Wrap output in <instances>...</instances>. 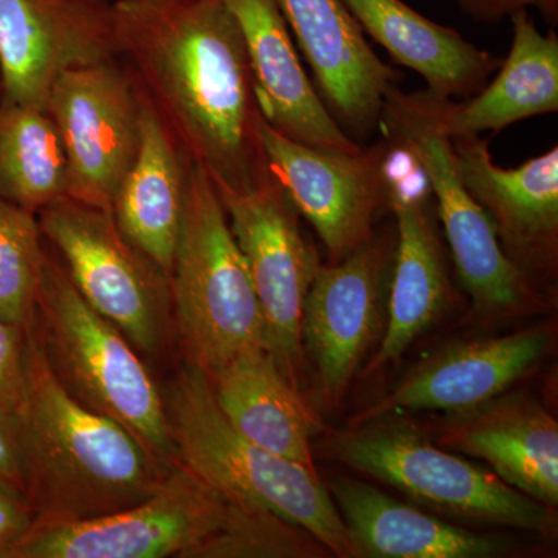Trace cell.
Here are the masks:
<instances>
[{
	"label": "cell",
	"mask_w": 558,
	"mask_h": 558,
	"mask_svg": "<svg viewBox=\"0 0 558 558\" xmlns=\"http://www.w3.org/2000/svg\"><path fill=\"white\" fill-rule=\"evenodd\" d=\"M120 58L216 193L270 179L244 40L216 0H112Z\"/></svg>",
	"instance_id": "6da1fadb"
},
{
	"label": "cell",
	"mask_w": 558,
	"mask_h": 558,
	"mask_svg": "<svg viewBox=\"0 0 558 558\" xmlns=\"http://www.w3.org/2000/svg\"><path fill=\"white\" fill-rule=\"evenodd\" d=\"M17 421L24 492L36 520H89L131 508L148 499L175 465L73 398L51 371L35 325L25 330V398Z\"/></svg>",
	"instance_id": "7a4b0ae2"
},
{
	"label": "cell",
	"mask_w": 558,
	"mask_h": 558,
	"mask_svg": "<svg viewBox=\"0 0 558 558\" xmlns=\"http://www.w3.org/2000/svg\"><path fill=\"white\" fill-rule=\"evenodd\" d=\"M163 400L180 464L223 497L303 527L333 556L359 557L318 473L242 436L220 411L204 371L183 366Z\"/></svg>",
	"instance_id": "3957f363"
},
{
	"label": "cell",
	"mask_w": 558,
	"mask_h": 558,
	"mask_svg": "<svg viewBox=\"0 0 558 558\" xmlns=\"http://www.w3.org/2000/svg\"><path fill=\"white\" fill-rule=\"evenodd\" d=\"M33 325L51 371L73 398L119 422L168 465L178 464L163 395L140 352L92 310L61 260L47 252Z\"/></svg>",
	"instance_id": "277c9868"
},
{
	"label": "cell",
	"mask_w": 558,
	"mask_h": 558,
	"mask_svg": "<svg viewBox=\"0 0 558 558\" xmlns=\"http://www.w3.org/2000/svg\"><path fill=\"white\" fill-rule=\"evenodd\" d=\"M170 286L186 365L211 376L242 352L267 347L255 288L226 209L211 180L190 160Z\"/></svg>",
	"instance_id": "5b68a950"
},
{
	"label": "cell",
	"mask_w": 558,
	"mask_h": 558,
	"mask_svg": "<svg viewBox=\"0 0 558 558\" xmlns=\"http://www.w3.org/2000/svg\"><path fill=\"white\" fill-rule=\"evenodd\" d=\"M449 100L428 89L407 94L398 84L385 98L381 134L405 149L427 178L475 314L497 319L538 311L539 289L505 255L487 213L459 178L450 138L442 131V110Z\"/></svg>",
	"instance_id": "8992f818"
},
{
	"label": "cell",
	"mask_w": 558,
	"mask_h": 558,
	"mask_svg": "<svg viewBox=\"0 0 558 558\" xmlns=\"http://www.w3.org/2000/svg\"><path fill=\"white\" fill-rule=\"evenodd\" d=\"M323 457L399 488L425 508L476 523L523 529L553 537L550 506L521 494L494 472L435 446L403 421L381 417L333 433Z\"/></svg>",
	"instance_id": "52a82bcc"
},
{
	"label": "cell",
	"mask_w": 558,
	"mask_h": 558,
	"mask_svg": "<svg viewBox=\"0 0 558 558\" xmlns=\"http://www.w3.org/2000/svg\"><path fill=\"white\" fill-rule=\"evenodd\" d=\"M242 502L174 465L145 501L89 520H36L0 558H215Z\"/></svg>",
	"instance_id": "ba28073f"
},
{
	"label": "cell",
	"mask_w": 558,
	"mask_h": 558,
	"mask_svg": "<svg viewBox=\"0 0 558 558\" xmlns=\"http://www.w3.org/2000/svg\"><path fill=\"white\" fill-rule=\"evenodd\" d=\"M38 222L92 310L142 354H159L172 310L170 278L124 238L112 211L65 196L40 209Z\"/></svg>",
	"instance_id": "9c48e42d"
},
{
	"label": "cell",
	"mask_w": 558,
	"mask_h": 558,
	"mask_svg": "<svg viewBox=\"0 0 558 558\" xmlns=\"http://www.w3.org/2000/svg\"><path fill=\"white\" fill-rule=\"evenodd\" d=\"M218 196L247 263L267 348L286 379L301 391L304 300L322 263L301 233L300 213L275 175L255 189Z\"/></svg>",
	"instance_id": "30bf717a"
},
{
	"label": "cell",
	"mask_w": 558,
	"mask_h": 558,
	"mask_svg": "<svg viewBox=\"0 0 558 558\" xmlns=\"http://www.w3.org/2000/svg\"><path fill=\"white\" fill-rule=\"evenodd\" d=\"M119 60L61 73L46 108L68 157V197L108 211L138 148L140 92Z\"/></svg>",
	"instance_id": "8fae6325"
},
{
	"label": "cell",
	"mask_w": 558,
	"mask_h": 558,
	"mask_svg": "<svg viewBox=\"0 0 558 558\" xmlns=\"http://www.w3.org/2000/svg\"><path fill=\"white\" fill-rule=\"evenodd\" d=\"M259 138L270 171L317 231L330 263L347 258L373 238L377 216L389 208L387 138L354 154L328 153L292 142L264 117Z\"/></svg>",
	"instance_id": "7c38bea8"
},
{
	"label": "cell",
	"mask_w": 558,
	"mask_h": 558,
	"mask_svg": "<svg viewBox=\"0 0 558 558\" xmlns=\"http://www.w3.org/2000/svg\"><path fill=\"white\" fill-rule=\"evenodd\" d=\"M396 236L373 234L339 263L319 266L304 300V351L317 373L319 395L337 405L379 336L385 282Z\"/></svg>",
	"instance_id": "4fadbf2b"
},
{
	"label": "cell",
	"mask_w": 558,
	"mask_h": 558,
	"mask_svg": "<svg viewBox=\"0 0 558 558\" xmlns=\"http://www.w3.org/2000/svg\"><path fill=\"white\" fill-rule=\"evenodd\" d=\"M388 172L396 248L387 326L363 376L379 373L402 357L446 311L451 293L446 252L436 222L435 197L427 178L413 157L395 143H391Z\"/></svg>",
	"instance_id": "5bb4252c"
},
{
	"label": "cell",
	"mask_w": 558,
	"mask_h": 558,
	"mask_svg": "<svg viewBox=\"0 0 558 558\" xmlns=\"http://www.w3.org/2000/svg\"><path fill=\"white\" fill-rule=\"evenodd\" d=\"M113 58L110 3L0 0V100L46 109L61 73Z\"/></svg>",
	"instance_id": "9a60e30c"
},
{
	"label": "cell",
	"mask_w": 558,
	"mask_h": 558,
	"mask_svg": "<svg viewBox=\"0 0 558 558\" xmlns=\"http://www.w3.org/2000/svg\"><path fill=\"white\" fill-rule=\"evenodd\" d=\"M465 189L487 213L502 252L535 286L550 282L558 264V148L498 167L480 135L450 138Z\"/></svg>",
	"instance_id": "2e32d148"
},
{
	"label": "cell",
	"mask_w": 558,
	"mask_h": 558,
	"mask_svg": "<svg viewBox=\"0 0 558 558\" xmlns=\"http://www.w3.org/2000/svg\"><path fill=\"white\" fill-rule=\"evenodd\" d=\"M306 58L318 95L349 137L380 130L385 98L400 73L388 68L341 0H277Z\"/></svg>",
	"instance_id": "e0dca14e"
},
{
	"label": "cell",
	"mask_w": 558,
	"mask_h": 558,
	"mask_svg": "<svg viewBox=\"0 0 558 558\" xmlns=\"http://www.w3.org/2000/svg\"><path fill=\"white\" fill-rule=\"evenodd\" d=\"M240 28L264 120L292 142L328 153L362 145L341 130L307 78L277 0H216Z\"/></svg>",
	"instance_id": "ac0fdd59"
},
{
	"label": "cell",
	"mask_w": 558,
	"mask_h": 558,
	"mask_svg": "<svg viewBox=\"0 0 558 558\" xmlns=\"http://www.w3.org/2000/svg\"><path fill=\"white\" fill-rule=\"evenodd\" d=\"M549 343V332L538 328L453 344L411 369L391 391L352 417L349 427L400 411L458 414L476 409L505 395L534 368Z\"/></svg>",
	"instance_id": "d6986e66"
},
{
	"label": "cell",
	"mask_w": 558,
	"mask_h": 558,
	"mask_svg": "<svg viewBox=\"0 0 558 558\" xmlns=\"http://www.w3.org/2000/svg\"><path fill=\"white\" fill-rule=\"evenodd\" d=\"M438 444L483 459L498 478L521 494L556 508L558 424L537 400L501 395L440 422Z\"/></svg>",
	"instance_id": "ffe728a7"
},
{
	"label": "cell",
	"mask_w": 558,
	"mask_h": 558,
	"mask_svg": "<svg viewBox=\"0 0 558 558\" xmlns=\"http://www.w3.org/2000/svg\"><path fill=\"white\" fill-rule=\"evenodd\" d=\"M186 171L189 159L140 92L137 154L121 180L112 215L124 238L168 278L182 227Z\"/></svg>",
	"instance_id": "44dd1931"
},
{
	"label": "cell",
	"mask_w": 558,
	"mask_h": 558,
	"mask_svg": "<svg viewBox=\"0 0 558 558\" xmlns=\"http://www.w3.org/2000/svg\"><path fill=\"white\" fill-rule=\"evenodd\" d=\"M208 379L220 411L242 436L318 473L312 439L322 424L278 368L269 348L242 352Z\"/></svg>",
	"instance_id": "7402d4cb"
},
{
	"label": "cell",
	"mask_w": 558,
	"mask_h": 558,
	"mask_svg": "<svg viewBox=\"0 0 558 558\" xmlns=\"http://www.w3.org/2000/svg\"><path fill=\"white\" fill-rule=\"evenodd\" d=\"M329 494L359 557L494 558L508 549L499 538L453 526L363 481L336 478Z\"/></svg>",
	"instance_id": "603a6c76"
},
{
	"label": "cell",
	"mask_w": 558,
	"mask_h": 558,
	"mask_svg": "<svg viewBox=\"0 0 558 558\" xmlns=\"http://www.w3.org/2000/svg\"><path fill=\"white\" fill-rule=\"evenodd\" d=\"M360 28L403 68L442 97L469 98L483 89L501 61L453 28L436 24L403 0H341Z\"/></svg>",
	"instance_id": "cb8c5ba5"
},
{
	"label": "cell",
	"mask_w": 558,
	"mask_h": 558,
	"mask_svg": "<svg viewBox=\"0 0 558 558\" xmlns=\"http://www.w3.org/2000/svg\"><path fill=\"white\" fill-rule=\"evenodd\" d=\"M512 44L497 76L462 102L449 100L442 131L449 138L502 131L510 124L558 112V36L542 33L526 10L509 17Z\"/></svg>",
	"instance_id": "d4e9b609"
},
{
	"label": "cell",
	"mask_w": 558,
	"mask_h": 558,
	"mask_svg": "<svg viewBox=\"0 0 558 558\" xmlns=\"http://www.w3.org/2000/svg\"><path fill=\"white\" fill-rule=\"evenodd\" d=\"M68 190V157L47 109L0 100V197L38 216Z\"/></svg>",
	"instance_id": "484cf974"
},
{
	"label": "cell",
	"mask_w": 558,
	"mask_h": 558,
	"mask_svg": "<svg viewBox=\"0 0 558 558\" xmlns=\"http://www.w3.org/2000/svg\"><path fill=\"white\" fill-rule=\"evenodd\" d=\"M44 258L38 216L0 197V315L22 330L35 322Z\"/></svg>",
	"instance_id": "4316f807"
},
{
	"label": "cell",
	"mask_w": 558,
	"mask_h": 558,
	"mask_svg": "<svg viewBox=\"0 0 558 558\" xmlns=\"http://www.w3.org/2000/svg\"><path fill=\"white\" fill-rule=\"evenodd\" d=\"M25 398V330L0 315V405L20 413Z\"/></svg>",
	"instance_id": "83f0119b"
},
{
	"label": "cell",
	"mask_w": 558,
	"mask_h": 558,
	"mask_svg": "<svg viewBox=\"0 0 558 558\" xmlns=\"http://www.w3.org/2000/svg\"><path fill=\"white\" fill-rule=\"evenodd\" d=\"M465 16L483 24H498L523 10H537L550 28L558 24V0H450Z\"/></svg>",
	"instance_id": "f1b7e54d"
},
{
	"label": "cell",
	"mask_w": 558,
	"mask_h": 558,
	"mask_svg": "<svg viewBox=\"0 0 558 558\" xmlns=\"http://www.w3.org/2000/svg\"><path fill=\"white\" fill-rule=\"evenodd\" d=\"M35 521V510L24 492L0 480V553L24 537Z\"/></svg>",
	"instance_id": "f546056e"
},
{
	"label": "cell",
	"mask_w": 558,
	"mask_h": 558,
	"mask_svg": "<svg viewBox=\"0 0 558 558\" xmlns=\"http://www.w3.org/2000/svg\"><path fill=\"white\" fill-rule=\"evenodd\" d=\"M0 480L9 481L24 492L20 421L16 414L3 409L2 405H0Z\"/></svg>",
	"instance_id": "4dcf8cb0"
},
{
	"label": "cell",
	"mask_w": 558,
	"mask_h": 558,
	"mask_svg": "<svg viewBox=\"0 0 558 558\" xmlns=\"http://www.w3.org/2000/svg\"><path fill=\"white\" fill-rule=\"evenodd\" d=\"M80 2H87V3H110L112 0H80Z\"/></svg>",
	"instance_id": "1f68e13d"
}]
</instances>
